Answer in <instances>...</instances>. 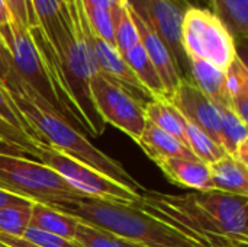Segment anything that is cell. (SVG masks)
I'll use <instances>...</instances> for the list:
<instances>
[{"label":"cell","mask_w":248,"mask_h":247,"mask_svg":"<svg viewBox=\"0 0 248 247\" xmlns=\"http://www.w3.org/2000/svg\"><path fill=\"white\" fill-rule=\"evenodd\" d=\"M90 45L93 49L99 73H102L110 82L119 84L135 99H138L142 105L153 100L148 90L137 79L131 67L126 64L124 55L116 49L115 45L105 42L103 39L94 36L93 33H90Z\"/></svg>","instance_id":"cell-12"},{"label":"cell","mask_w":248,"mask_h":247,"mask_svg":"<svg viewBox=\"0 0 248 247\" xmlns=\"http://www.w3.org/2000/svg\"><path fill=\"white\" fill-rule=\"evenodd\" d=\"M84 7L93 9H105V10H115L121 4L126 3V0H81Z\"/></svg>","instance_id":"cell-35"},{"label":"cell","mask_w":248,"mask_h":247,"mask_svg":"<svg viewBox=\"0 0 248 247\" xmlns=\"http://www.w3.org/2000/svg\"><path fill=\"white\" fill-rule=\"evenodd\" d=\"M144 111L148 122L154 124L157 128L173 135L174 138H177L186 146V138H185L186 119L169 99H153L144 105Z\"/></svg>","instance_id":"cell-20"},{"label":"cell","mask_w":248,"mask_h":247,"mask_svg":"<svg viewBox=\"0 0 248 247\" xmlns=\"http://www.w3.org/2000/svg\"><path fill=\"white\" fill-rule=\"evenodd\" d=\"M32 205V201L19 198L17 201L0 208V231L22 237L26 229L31 226Z\"/></svg>","instance_id":"cell-24"},{"label":"cell","mask_w":248,"mask_h":247,"mask_svg":"<svg viewBox=\"0 0 248 247\" xmlns=\"http://www.w3.org/2000/svg\"><path fill=\"white\" fill-rule=\"evenodd\" d=\"M185 138L186 146L192 151V154L208 165H212L225 156L224 148L218 143H215L208 134L189 122H186L185 127Z\"/></svg>","instance_id":"cell-25"},{"label":"cell","mask_w":248,"mask_h":247,"mask_svg":"<svg viewBox=\"0 0 248 247\" xmlns=\"http://www.w3.org/2000/svg\"><path fill=\"white\" fill-rule=\"evenodd\" d=\"M87 25L92 33L105 42L115 45V25H113V12L105 9L84 7Z\"/></svg>","instance_id":"cell-29"},{"label":"cell","mask_w":248,"mask_h":247,"mask_svg":"<svg viewBox=\"0 0 248 247\" xmlns=\"http://www.w3.org/2000/svg\"><path fill=\"white\" fill-rule=\"evenodd\" d=\"M171 1H174L177 6H180L183 10H186V9L192 7V6H201L199 0H171Z\"/></svg>","instance_id":"cell-38"},{"label":"cell","mask_w":248,"mask_h":247,"mask_svg":"<svg viewBox=\"0 0 248 247\" xmlns=\"http://www.w3.org/2000/svg\"><path fill=\"white\" fill-rule=\"evenodd\" d=\"M225 95L228 103L248 95V70L244 60L237 54L225 70Z\"/></svg>","instance_id":"cell-28"},{"label":"cell","mask_w":248,"mask_h":247,"mask_svg":"<svg viewBox=\"0 0 248 247\" xmlns=\"http://www.w3.org/2000/svg\"><path fill=\"white\" fill-rule=\"evenodd\" d=\"M113 25H115V47L124 54L137 44H140V35L134 19L131 16L128 1L121 4L113 10Z\"/></svg>","instance_id":"cell-26"},{"label":"cell","mask_w":248,"mask_h":247,"mask_svg":"<svg viewBox=\"0 0 248 247\" xmlns=\"http://www.w3.org/2000/svg\"><path fill=\"white\" fill-rule=\"evenodd\" d=\"M199 3H201V6H202V7H208V9H211V0H199Z\"/></svg>","instance_id":"cell-39"},{"label":"cell","mask_w":248,"mask_h":247,"mask_svg":"<svg viewBox=\"0 0 248 247\" xmlns=\"http://www.w3.org/2000/svg\"><path fill=\"white\" fill-rule=\"evenodd\" d=\"M176 185L190 188L196 192L214 191L209 165L196 157H171L155 163Z\"/></svg>","instance_id":"cell-14"},{"label":"cell","mask_w":248,"mask_h":247,"mask_svg":"<svg viewBox=\"0 0 248 247\" xmlns=\"http://www.w3.org/2000/svg\"><path fill=\"white\" fill-rule=\"evenodd\" d=\"M134 207L170 226L201 247H247L246 243L230 239L211 214L193 199L192 194L166 195L145 191Z\"/></svg>","instance_id":"cell-3"},{"label":"cell","mask_w":248,"mask_h":247,"mask_svg":"<svg viewBox=\"0 0 248 247\" xmlns=\"http://www.w3.org/2000/svg\"><path fill=\"white\" fill-rule=\"evenodd\" d=\"M0 154L17 156V157H25V159H29V160H35V162H38V159H36L32 153H29V151H26V150H23V148H20V147L12 146V144L6 143L3 138H0Z\"/></svg>","instance_id":"cell-34"},{"label":"cell","mask_w":248,"mask_h":247,"mask_svg":"<svg viewBox=\"0 0 248 247\" xmlns=\"http://www.w3.org/2000/svg\"><path fill=\"white\" fill-rule=\"evenodd\" d=\"M169 100L183 115L186 122L198 127L219 144L221 108L211 100L192 80H180L176 92Z\"/></svg>","instance_id":"cell-11"},{"label":"cell","mask_w":248,"mask_h":247,"mask_svg":"<svg viewBox=\"0 0 248 247\" xmlns=\"http://www.w3.org/2000/svg\"><path fill=\"white\" fill-rule=\"evenodd\" d=\"M244 143H248L247 124L243 122L230 106H222L219 144L224 148L225 154L234 157L237 150Z\"/></svg>","instance_id":"cell-23"},{"label":"cell","mask_w":248,"mask_h":247,"mask_svg":"<svg viewBox=\"0 0 248 247\" xmlns=\"http://www.w3.org/2000/svg\"><path fill=\"white\" fill-rule=\"evenodd\" d=\"M12 68V58H10V52L4 44V41L0 36V83L3 86V80L6 79V76L9 74Z\"/></svg>","instance_id":"cell-33"},{"label":"cell","mask_w":248,"mask_h":247,"mask_svg":"<svg viewBox=\"0 0 248 247\" xmlns=\"http://www.w3.org/2000/svg\"><path fill=\"white\" fill-rule=\"evenodd\" d=\"M0 247H4V246H3V245H0Z\"/></svg>","instance_id":"cell-41"},{"label":"cell","mask_w":248,"mask_h":247,"mask_svg":"<svg viewBox=\"0 0 248 247\" xmlns=\"http://www.w3.org/2000/svg\"><path fill=\"white\" fill-rule=\"evenodd\" d=\"M138 144L155 163L171 157H195L182 141L157 128L148 121L141 134V138L138 140Z\"/></svg>","instance_id":"cell-16"},{"label":"cell","mask_w":248,"mask_h":247,"mask_svg":"<svg viewBox=\"0 0 248 247\" xmlns=\"http://www.w3.org/2000/svg\"><path fill=\"white\" fill-rule=\"evenodd\" d=\"M131 10L163 41L182 80H190V66L182 44L185 10L171 0H126Z\"/></svg>","instance_id":"cell-8"},{"label":"cell","mask_w":248,"mask_h":247,"mask_svg":"<svg viewBox=\"0 0 248 247\" xmlns=\"http://www.w3.org/2000/svg\"><path fill=\"white\" fill-rule=\"evenodd\" d=\"M36 23L49 42L57 41L70 26V16L64 0H29Z\"/></svg>","instance_id":"cell-18"},{"label":"cell","mask_w":248,"mask_h":247,"mask_svg":"<svg viewBox=\"0 0 248 247\" xmlns=\"http://www.w3.org/2000/svg\"><path fill=\"white\" fill-rule=\"evenodd\" d=\"M90 93L103 122L112 124L138 143L147 124L144 105L102 73L92 77Z\"/></svg>","instance_id":"cell-7"},{"label":"cell","mask_w":248,"mask_h":247,"mask_svg":"<svg viewBox=\"0 0 248 247\" xmlns=\"http://www.w3.org/2000/svg\"><path fill=\"white\" fill-rule=\"evenodd\" d=\"M135 247H144V246H141V245H137V243H135Z\"/></svg>","instance_id":"cell-40"},{"label":"cell","mask_w":248,"mask_h":247,"mask_svg":"<svg viewBox=\"0 0 248 247\" xmlns=\"http://www.w3.org/2000/svg\"><path fill=\"white\" fill-rule=\"evenodd\" d=\"M36 148L38 162L54 170L74 191L86 198L134 205L142 197L132 189L109 179L93 167L86 166L49 146L36 144Z\"/></svg>","instance_id":"cell-6"},{"label":"cell","mask_w":248,"mask_h":247,"mask_svg":"<svg viewBox=\"0 0 248 247\" xmlns=\"http://www.w3.org/2000/svg\"><path fill=\"white\" fill-rule=\"evenodd\" d=\"M182 44L189 58H201L227 70L238 54L228 28L208 7L192 6L185 10Z\"/></svg>","instance_id":"cell-5"},{"label":"cell","mask_w":248,"mask_h":247,"mask_svg":"<svg viewBox=\"0 0 248 247\" xmlns=\"http://www.w3.org/2000/svg\"><path fill=\"white\" fill-rule=\"evenodd\" d=\"M77 224H78L77 218L67 215L61 211H57L49 205L39 204V202H33L32 205L31 226L35 229L60 236L67 240H74Z\"/></svg>","instance_id":"cell-19"},{"label":"cell","mask_w":248,"mask_h":247,"mask_svg":"<svg viewBox=\"0 0 248 247\" xmlns=\"http://www.w3.org/2000/svg\"><path fill=\"white\" fill-rule=\"evenodd\" d=\"M19 198H20V197H16V195L10 194V192H7V191L0 189V208H3V207L7 205V204H12V202L17 201Z\"/></svg>","instance_id":"cell-37"},{"label":"cell","mask_w":248,"mask_h":247,"mask_svg":"<svg viewBox=\"0 0 248 247\" xmlns=\"http://www.w3.org/2000/svg\"><path fill=\"white\" fill-rule=\"evenodd\" d=\"M51 207L144 247H201L134 205L81 198Z\"/></svg>","instance_id":"cell-2"},{"label":"cell","mask_w":248,"mask_h":247,"mask_svg":"<svg viewBox=\"0 0 248 247\" xmlns=\"http://www.w3.org/2000/svg\"><path fill=\"white\" fill-rule=\"evenodd\" d=\"M0 189L49 207L86 198L48 166L9 154H0Z\"/></svg>","instance_id":"cell-4"},{"label":"cell","mask_w":248,"mask_h":247,"mask_svg":"<svg viewBox=\"0 0 248 247\" xmlns=\"http://www.w3.org/2000/svg\"><path fill=\"white\" fill-rule=\"evenodd\" d=\"M10 52L12 67L15 73L39 96H42L64 119L65 115L52 92L44 63L35 47V42L28 28H23L13 20L10 22V32L1 38ZM67 121V119H65Z\"/></svg>","instance_id":"cell-9"},{"label":"cell","mask_w":248,"mask_h":247,"mask_svg":"<svg viewBox=\"0 0 248 247\" xmlns=\"http://www.w3.org/2000/svg\"><path fill=\"white\" fill-rule=\"evenodd\" d=\"M211 10L228 28L234 41L247 38L248 0H211Z\"/></svg>","instance_id":"cell-22"},{"label":"cell","mask_w":248,"mask_h":247,"mask_svg":"<svg viewBox=\"0 0 248 247\" xmlns=\"http://www.w3.org/2000/svg\"><path fill=\"white\" fill-rule=\"evenodd\" d=\"M22 237L25 240H28V242H31V243H33V245H36V246L39 247H83L80 243H77L74 240L62 239L60 236L42 231V230L35 229L32 226H29L26 229V231L23 233Z\"/></svg>","instance_id":"cell-31"},{"label":"cell","mask_w":248,"mask_h":247,"mask_svg":"<svg viewBox=\"0 0 248 247\" xmlns=\"http://www.w3.org/2000/svg\"><path fill=\"white\" fill-rule=\"evenodd\" d=\"M74 240L83 247H135V243L118 237L103 229L80 221L77 224Z\"/></svg>","instance_id":"cell-27"},{"label":"cell","mask_w":248,"mask_h":247,"mask_svg":"<svg viewBox=\"0 0 248 247\" xmlns=\"http://www.w3.org/2000/svg\"><path fill=\"white\" fill-rule=\"evenodd\" d=\"M10 22H12V17L7 10L6 1L0 0V36L6 35L10 31Z\"/></svg>","instance_id":"cell-36"},{"label":"cell","mask_w":248,"mask_h":247,"mask_svg":"<svg viewBox=\"0 0 248 247\" xmlns=\"http://www.w3.org/2000/svg\"><path fill=\"white\" fill-rule=\"evenodd\" d=\"M189 66L190 80L219 108L230 106L225 95V70L201 58H189Z\"/></svg>","instance_id":"cell-17"},{"label":"cell","mask_w":248,"mask_h":247,"mask_svg":"<svg viewBox=\"0 0 248 247\" xmlns=\"http://www.w3.org/2000/svg\"><path fill=\"white\" fill-rule=\"evenodd\" d=\"M3 87L29 125L36 144L49 146L140 195L145 192L119 162L94 147L80 130L65 121L42 96L32 90L15 73L13 67L3 80Z\"/></svg>","instance_id":"cell-1"},{"label":"cell","mask_w":248,"mask_h":247,"mask_svg":"<svg viewBox=\"0 0 248 247\" xmlns=\"http://www.w3.org/2000/svg\"><path fill=\"white\" fill-rule=\"evenodd\" d=\"M122 55H124L126 64L131 67V70L134 71L137 79L148 90V93L151 95L153 99H167L163 82H161L155 67L153 66L151 60L148 58L141 42L137 44L135 47H132L131 49H128L126 52H124Z\"/></svg>","instance_id":"cell-21"},{"label":"cell","mask_w":248,"mask_h":247,"mask_svg":"<svg viewBox=\"0 0 248 247\" xmlns=\"http://www.w3.org/2000/svg\"><path fill=\"white\" fill-rule=\"evenodd\" d=\"M193 199L205 208L218 223L221 230L232 240L248 245L247 199L248 197L231 195L219 191L190 192Z\"/></svg>","instance_id":"cell-10"},{"label":"cell","mask_w":248,"mask_h":247,"mask_svg":"<svg viewBox=\"0 0 248 247\" xmlns=\"http://www.w3.org/2000/svg\"><path fill=\"white\" fill-rule=\"evenodd\" d=\"M0 118L3 121H6L9 125H12L13 128L19 130L20 132L26 134L35 144V137L29 128V125L26 124V121L23 119V116L20 115V112L17 111V108L15 106L12 98L9 96L7 90L0 84Z\"/></svg>","instance_id":"cell-30"},{"label":"cell","mask_w":248,"mask_h":247,"mask_svg":"<svg viewBox=\"0 0 248 247\" xmlns=\"http://www.w3.org/2000/svg\"><path fill=\"white\" fill-rule=\"evenodd\" d=\"M129 10H131V7H129ZM131 16L137 26L138 35H140V42L144 47L148 58L151 60L153 66L155 67V70L163 82L167 99H171L173 93L176 92V89L182 80L179 70L176 67V63H174L170 51L167 49V47L163 44V41L132 10H131Z\"/></svg>","instance_id":"cell-13"},{"label":"cell","mask_w":248,"mask_h":247,"mask_svg":"<svg viewBox=\"0 0 248 247\" xmlns=\"http://www.w3.org/2000/svg\"><path fill=\"white\" fill-rule=\"evenodd\" d=\"M4 1L10 13V17L15 23L23 28H31V26L38 25L32 13L29 0H4Z\"/></svg>","instance_id":"cell-32"},{"label":"cell","mask_w":248,"mask_h":247,"mask_svg":"<svg viewBox=\"0 0 248 247\" xmlns=\"http://www.w3.org/2000/svg\"><path fill=\"white\" fill-rule=\"evenodd\" d=\"M214 191L248 197L247 166L237 159L225 154L222 159L209 165Z\"/></svg>","instance_id":"cell-15"}]
</instances>
